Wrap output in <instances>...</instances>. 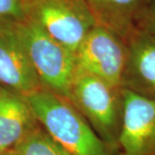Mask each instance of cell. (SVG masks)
Segmentation results:
<instances>
[{"label":"cell","mask_w":155,"mask_h":155,"mask_svg":"<svg viewBox=\"0 0 155 155\" xmlns=\"http://www.w3.org/2000/svg\"><path fill=\"white\" fill-rule=\"evenodd\" d=\"M37 122L72 155H112L85 117L67 98L41 88L24 96Z\"/></svg>","instance_id":"1"},{"label":"cell","mask_w":155,"mask_h":155,"mask_svg":"<svg viewBox=\"0 0 155 155\" xmlns=\"http://www.w3.org/2000/svg\"><path fill=\"white\" fill-rule=\"evenodd\" d=\"M16 26L41 88L67 99L77 70L74 54L26 17Z\"/></svg>","instance_id":"2"},{"label":"cell","mask_w":155,"mask_h":155,"mask_svg":"<svg viewBox=\"0 0 155 155\" xmlns=\"http://www.w3.org/2000/svg\"><path fill=\"white\" fill-rule=\"evenodd\" d=\"M67 99L104 142L117 144L122 117V88L77 67Z\"/></svg>","instance_id":"3"},{"label":"cell","mask_w":155,"mask_h":155,"mask_svg":"<svg viewBox=\"0 0 155 155\" xmlns=\"http://www.w3.org/2000/svg\"><path fill=\"white\" fill-rule=\"evenodd\" d=\"M25 17L73 54L97 23L84 0H22Z\"/></svg>","instance_id":"4"},{"label":"cell","mask_w":155,"mask_h":155,"mask_svg":"<svg viewBox=\"0 0 155 155\" xmlns=\"http://www.w3.org/2000/svg\"><path fill=\"white\" fill-rule=\"evenodd\" d=\"M77 67L122 88L127 60V41L109 28L96 25L74 54Z\"/></svg>","instance_id":"5"},{"label":"cell","mask_w":155,"mask_h":155,"mask_svg":"<svg viewBox=\"0 0 155 155\" xmlns=\"http://www.w3.org/2000/svg\"><path fill=\"white\" fill-rule=\"evenodd\" d=\"M122 155H155V99L122 88Z\"/></svg>","instance_id":"6"},{"label":"cell","mask_w":155,"mask_h":155,"mask_svg":"<svg viewBox=\"0 0 155 155\" xmlns=\"http://www.w3.org/2000/svg\"><path fill=\"white\" fill-rule=\"evenodd\" d=\"M0 84L26 96L41 88L23 47L16 22L0 19Z\"/></svg>","instance_id":"7"},{"label":"cell","mask_w":155,"mask_h":155,"mask_svg":"<svg viewBox=\"0 0 155 155\" xmlns=\"http://www.w3.org/2000/svg\"><path fill=\"white\" fill-rule=\"evenodd\" d=\"M126 41L127 60L122 88L155 99V35L136 28Z\"/></svg>","instance_id":"8"},{"label":"cell","mask_w":155,"mask_h":155,"mask_svg":"<svg viewBox=\"0 0 155 155\" xmlns=\"http://www.w3.org/2000/svg\"><path fill=\"white\" fill-rule=\"evenodd\" d=\"M38 122L24 96L7 89L0 94V153L11 151Z\"/></svg>","instance_id":"9"},{"label":"cell","mask_w":155,"mask_h":155,"mask_svg":"<svg viewBox=\"0 0 155 155\" xmlns=\"http://www.w3.org/2000/svg\"><path fill=\"white\" fill-rule=\"evenodd\" d=\"M97 25L114 31L125 40L137 28L148 0H84Z\"/></svg>","instance_id":"10"},{"label":"cell","mask_w":155,"mask_h":155,"mask_svg":"<svg viewBox=\"0 0 155 155\" xmlns=\"http://www.w3.org/2000/svg\"><path fill=\"white\" fill-rule=\"evenodd\" d=\"M11 151L16 155H72L40 126L27 134Z\"/></svg>","instance_id":"11"},{"label":"cell","mask_w":155,"mask_h":155,"mask_svg":"<svg viewBox=\"0 0 155 155\" xmlns=\"http://www.w3.org/2000/svg\"><path fill=\"white\" fill-rule=\"evenodd\" d=\"M24 18L22 0H0V19L18 22Z\"/></svg>","instance_id":"12"},{"label":"cell","mask_w":155,"mask_h":155,"mask_svg":"<svg viewBox=\"0 0 155 155\" xmlns=\"http://www.w3.org/2000/svg\"><path fill=\"white\" fill-rule=\"evenodd\" d=\"M137 28L155 35V0H148L137 22Z\"/></svg>","instance_id":"13"},{"label":"cell","mask_w":155,"mask_h":155,"mask_svg":"<svg viewBox=\"0 0 155 155\" xmlns=\"http://www.w3.org/2000/svg\"><path fill=\"white\" fill-rule=\"evenodd\" d=\"M0 155H16L12 151H8V152H5V153H1Z\"/></svg>","instance_id":"14"},{"label":"cell","mask_w":155,"mask_h":155,"mask_svg":"<svg viewBox=\"0 0 155 155\" xmlns=\"http://www.w3.org/2000/svg\"><path fill=\"white\" fill-rule=\"evenodd\" d=\"M3 89H4V87L0 85V94H1V92H2V91H3Z\"/></svg>","instance_id":"15"}]
</instances>
